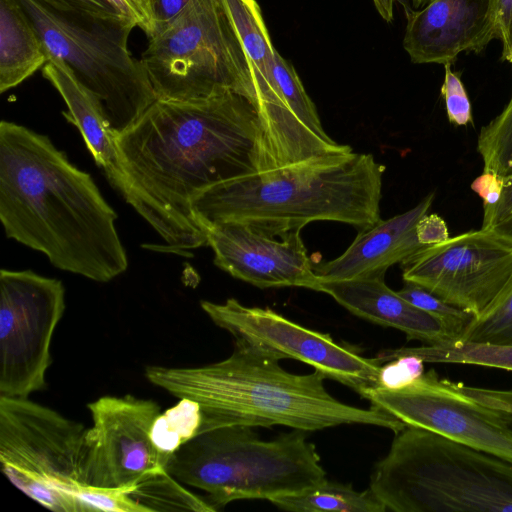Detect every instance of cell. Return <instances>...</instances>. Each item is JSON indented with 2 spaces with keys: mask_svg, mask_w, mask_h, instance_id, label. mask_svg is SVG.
<instances>
[{
  "mask_svg": "<svg viewBox=\"0 0 512 512\" xmlns=\"http://www.w3.org/2000/svg\"><path fill=\"white\" fill-rule=\"evenodd\" d=\"M414 306L434 317L442 326L449 341L460 340L476 317L469 311L454 306L432 292L414 283L405 282L397 291Z\"/></svg>",
  "mask_w": 512,
  "mask_h": 512,
  "instance_id": "cell-26",
  "label": "cell"
},
{
  "mask_svg": "<svg viewBox=\"0 0 512 512\" xmlns=\"http://www.w3.org/2000/svg\"><path fill=\"white\" fill-rule=\"evenodd\" d=\"M117 214L91 175L44 134L0 123V220L8 238L63 271L109 282L128 268Z\"/></svg>",
  "mask_w": 512,
  "mask_h": 512,
  "instance_id": "cell-2",
  "label": "cell"
},
{
  "mask_svg": "<svg viewBox=\"0 0 512 512\" xmlns=\"http://www.w3.org/2000/svg\"><path fill=\"white\" fill-rule=\"evenodd\" d=\"M190 0H154V34L161 32ZM151 38V37H150ZM149 39V38H148Z\"/></svg>",
  "mask_w": 512,
  "mask_h": 512,
  "instance_id": "cell-35",
  "label": "cell"
},
{
  "mask_svg": "<svg viewBox=\"0 0 512 512\" xmlns=\"http://www.w3.org/2000/svg\"><path fill=\"white\" fill-rule=\"evenodd\" d=\"M141 61L157 100L191 101L230 90L253 104L250 62L225 0H190L149 38Z\"/></svg>",
  "mask_w": 512,
  "mask_h": 512,
  "instance_id": "cell-8",
  "label": "cell"
},
{
  "mask_svg": "<svg viewBox=\"0 0 512 512\" xmlns=\"http://www.w3.org/2000/svg\"><path fill=\"white\" fill-rule=\"evenodd\" d=\"M379 15L386 21L391 22L393 19V10L395 0H372Z\"/></svg>",
  "mask_w": 512,
  "mask_h": 512,
  "instance_id": "cell-39",
  "label": "cell"
},
{
  "mask_svg": "<svg viewBox=\"0 0 512 512\" xmlns=\"http://www.w3.org/2000/svg\"><path fill=\"white\" fill-rule=\"evenodd\" d=\"M460 340L512 346V295L493 313L473 321Z\"/></svg>",
  "mask_w": 512,
  "mask_h": 512,
  "instance_id": "cell-27",
  "label": "cell"
},
{
  "mask_svg": "<svg viewBox=\"0 0 512 512\" xmlns=\"http://www.w3.org/2000/svg\"><path fill=\"white\" fill-rule=\"evenodd\" d=\"M201 422L200 404L189 398H180L176 405L155 419L150 431L151 441L160 453L170 458L198 435Z\"/></svg>",
  "mask_w": 512,
  "mask_h": 512,
  "instance_id": "cell-24",
  "label": "cell"
},
{
  "mask_svg": "<svg viewBox=\"0 0 512 512\" xmlns=\"http://www.w3.org/2000/svg\"><path fill=\"white\" fill-rule=\"evenodd\" d=\"M405 14L403 47L416 64H452L499 40L496 0H432Z\"/></svg>",
  "mask_w": 512,
  "mask_h": 512,
  "instance_id": "cell-16",
  "label": "cell"
},
{
  "mask_svg": "<svg viewBox=\"0 0 512 512\" xmlns=\"http://www.w3.org/2000/svg\"><path fill=\"white\" fill-rule=\"evenodd\" d=\"M477 150L483 172L501 177L512 173V97L503 111L481 128Z\"/></svg>",
  "mask_w": 512,
  "mask_h": 512,
  "instance_id": "cell-25",
  "label": "cell"
},
{
  "mask_svg": "<svg viewBox=\"0 0 512 512\" xmlns=\"http://www.w3.org/2000/svg\"><path fill=\"white\" fill-rule=\"evenodd\" d=\"M412 354L429 363L471 364L512 371V346L474 343L461 340L419 347H401L379 352L376 358L387 362L398 356Z\"/></svg>",
  "mask_w": 512,
  "mask_h": 512,
  "instance_id": "cell-22",
  "label": "cell"
},
{
  "mask_svg": "<svg viewBox=\"0 0 512 512\" xmlns=\"http://www.w3.org/2000/svg\"><path fill=\"white\" fill-rule=\"evenodd\" d=\"M496 14L499 29V40L502 43V57L505 59L508 54L510 44L512 0H496Z\"/></svg>",
  "mask_w": 512,
  "mask_h": 512,
  "instance_id": "cell-37",
  "label": "cell"
},
{
  "mask_svg": "<svg viewBox=\"0 0 512 512\" xmlns=\"http://www.w3.org/2000/svg\"><path fill=\"white\" fill-rule=\"evenodd\" d=\"M244 425L196 435L169 459L165 470L208 494L216 509L241 499H266L302 491L326 479L305 431L262 440Z\"/></svg>",
  "mask_w": 512,
  "mask_h": 512,
  "instance_id": "cell-7",
  "label": "cell"
},
{
  "mask_svg": "<svg viewBox=\"0 0 512 512\" xmlns=\"http://www.w3.org/2000/svg\"><path fill=\"white\" fill-rule=\"evenodd\" d=\"M86 429L27 398L0 396L3 474L28 497L56 512H83L81 458Z\"/></svg>",
  "mask_w": 512,
  "mask_h": 512,
  "instance_id": "cell-9",
  "label": "cell"
},
{
  "mask_svg": "<svg viewBox=\"0 0 512 512\" xmlns=\"http://www.w3.org/2000/svg\"><path fill=\"white\" fill-rule=\"evenodd\" d=\"M444 82L441 94L445 101L448 120L451 124L465 126L472 122L471 103L459 76L445 64Z\"/></svg>",
  "mask_w": 512,
  "mask_h": 512,
  "instance_id": "cell-29",
  "label": "cell"
},
{
  "mask_svg": "<svg viewBox=\"0 0 512 512\" xmlns=\"http://www.w3.org/2000/svg\"><path fill=\"white\" fill-rule=\"evenodd\" d=\"M504 60L512 65V22H511V31H510L509 51H508V54H507V56H506V58Z\"/></svg>",
  "mask_w": 512,
  "mask_h": 512,
  "instance_id": "cell-40",
  "label": "cell"
},
{
  "mask_svg": "<svg viewBox=\"0 0 512 512\" xmlns=\"http://www.w3.org/2000/svg\"><path fill=\"white\" fill-rule=\"evenodd\" d=\"M121 15L135 22L148 38L154 34V0H108Z\"/></svg>",
  "mask_w": 512,
  "mask_h": 512,
  "instance_id": "cell-32",
  "label": "cell"
},
{
  "mask_svg": "<svg viewBox=\"0 0 512 512\" xmlns=\"http://www.w3.org/2000/svg\"><path fill=\"white\" fill-rule=\"evenodd\" d=\"M433 200L434 193H430L410 210L358 231L339 257L314 266L318 280L384 277L392 265L403 263L426 247L418 240L416 226L428 213Z\"/></svg>",
  "mask_w": 512,
  "mask_h": 512,
  "instance_id": "cell-17",
  "label": "cell"
},
{
  "mask_svg": "<svg viewBox=\"0 0 512 512\" xmlns=\"http://www.w3.org/2000/svg\"><path fill=\"white\" fill-rule=\"evenodd\" d=\"M43 42L17 0H0V92L4 93L43 67Z\"/></svg>",
  "mask_w": 512,
  "mask_h": 512,
  "instance_id": "cell-20",
  "label": "cell"
},
{
  "mask_svg": "<svg viewBox=\"0 0 512 512\" xmlns=\"http://www.w3.org/2000/svg\"><path fill=\"white\" fill-rule=\"evenodd\" d=\"M483 211L481 228L512 242V173L503 177V187L498 201L483 206Z\"/></svg>",
  "mask_w": 512,
  "mask_h": 512,
  "instance_id": "cell-31",
  "label": "cell"
},
{
  "mask_svg": "<svg viewBox=\"0 0 512 512\" xmlns=\"http://www.w3.org/2000/svg\"><path fill=\"white\" fill-rule=\"evenodd\" d=\"M361 396L408 426L512 463V432L478 387L440 378L431 369L404 388L371 387Z\"/></svg>",
  "mask_w": 512,
  "mask_h": 512,
  "instance_id": "cell-12",
  "label": "cell"
},
{
  "mask_svg": "<svg viewBox=\"0 0 512 512\" xmlns=\"http://www.w3.org/2000/svg\"><path fill=\"white\" fill-rule=\"evenodd\" d=\"M416 233L424 246L442 243L449 238L446 222L437 214H425L417 223Z\"/></svg>",
  "mask_w": 512,
  "mask_h": 512,
  "instance_id": "cell-33",
  "label": "cell"
},
{
  "mask_svg": "<svg viewBox=\"0 0 512 512\" xmlns=\"http://www.w3.org/2000/svg\"><path fill=\"white\" fill-rule=\"evenodd\" d=\"M401 264L404 282L422 286L476 320L512 295V242L482 228L426 246Z\"/></svg>",
  "mask_w": 512,
  "mask_h": 512,
  "instance_id": "cell-11",
  "label": "cell"
},
{
  "mask_svg": "<svg viewBox=\"0 0 512 512\" xmlns=\"http://www.w3.org/2000/svg\"><path fill=\"white\" fill-rule=\"evenodd\" d=\"M126 492L143 512L217 510L210 502L185 489L181 482L165 469L144 477Z\"/></svg>",
  "mask_w": 512,
  "mask_h": 512,
  "instance_id": "cell-23",
  "label": "cell"
},
{
  "mask_svg": "<svg viewBox=\"0 0 512 512\" xmlns=\"http://www.w3.org/2000/svg\"><path fill=\"white\" fill-rule=\"evenodd\" d=\"M424 361L416 355L405 354L381 365L377 387L397 390L409 386L424 374Z\"/></svg>",
  "mask_w": 512,
  "mask_h": 512,
  "instance_id": "cell-28",
  "label": "cell"
},
{
  "mask_svg": "<svg viewBox=\"0 0 512 512\" xmlns=\"http://www.w3.org/2000/svg\"><path fill=\"white\" fill-rule=\"evenodd\" d=\"M83 512H143L126 491L85 486L78 496Z\"/></svg>",
  "mask_w": 512,
  "mask_h": 512,
  "instance_id": "cell-30",
  "label": "cell"
},
{
  "mask_svg": "<svg viewBox=\"0 0 512 512\" xmlns=\"http://www.w3.org/2000/svg\"><path fill=\"white\" fill-rule=\"evenodd\" d=\"M48 59H58L98 102L114 133L132 126L157 100L141 59L128 48L134 21L89 10L72 0H17Z\"/></svg>",
  "mask_w": 512,
  "mask_h": 512,
  "instance_id": "cell-6",
  "label": "cell"
},
{
  "mask_svg": "<svg viewBox=\"0 0 512 512\" xmlns=\"http://www.w3.org/2000/svg\"><path fill=\"white\" fill-rule=\"evenodd\" d=\"M369 488L386 511L512 512V463L407 425Z\"/></svg>",
  "mask_w": 512,
  "mask_h": 512,
  "instance_id": "cell-5",
  "label": "cell"
},
{
  "mask_svg": "<svg viewBox=\"0 0 512 512\" xmlns=\"http://www.w3.org/2000/svg\"><path fill=\"white\" fill-rule=\"evenodd\" d=\"M115 143L126 202L162 238L159 250L184 256L207 245L193 200L218 183L271 169L256 108L230 90L191 101L156 100Z\"/></svg>",
  "mask_w": 512,
  "mask_h": 512,
  "instance_id": "cell-1",
  "label": "cell"
},
{
  "mask_svg": "<svg viewBox=\"0 0 512 512\" xmlns=\"http://www.w3.org/2000/svg\"><path fill=\"white\" fill-rule=\"evenodd\" d=\"M65 311L62 282L32 270L0 271V396L46 387L51 341Z\"/></svg>",
  "mask_w": 512,
  "mask_h": 512,
  "instance_id": "cell-10",
  "label": "cell"
},
{
  "mask_svg": "<svg viewBox=\"0 0 512 512\" xmlns=\"http://www.w3.org/2000/svg\"><path fill=\"white\" fill-rule=\"evenodd\" d=\"M92 426L86 429L81 478L86 486L127 491L144 477L165 469L170 458L150 438L161 414L153 400L103 396L87 405Z\"/></svg>",
  "mask_w": 512,
  "mask_h": 512,
  "instance_id": "cell-14",
  "label": "cell"
},
{
  "mask_svg": "<svg viewBox=\"0 0 512 512\" xmlns=\"http://www.w3.org/2000/svg\"><path fill=\"white\" fill-rule=\"evenodd\" d=\"M481 392L512 432V391L481 388Z\"/></svg>",
  "mask_w": 512,
  "mask_h": 512,
  "instance_id": "cell-36",
  "label": "cell"
},
{
  "mask_svg": "<svg viewBox=\"0 0 512 512\" xmlns=\"http://www.w3.org/2000/svg\"><path fill=\"white\" fill-rule=\"evenodd\" d=\"M279 361L255 345L235 340L232 354L222 361L190 368L147 366L145 377L179 399L200 404L198 434L232 425H282L308 432L365 424L395 433L407 426L374 406L363 409L340 402L328 393L320 371L292 374Z\"/></svg>",
  "mask_w": 512,
  "mask_h": 512,
  "instance_id": "cell-3",
  "label": "cell"
},
{
  "mask_svg": "<svg viewBox=\"0 0 512 512\" xmlns=\"http://www.w3.org/2000/svg\"><path fill=\"white\" fill-rule=\"evenodd\" d=\"M214 264L234 278L259 288L317 289L314 271L301 230L272 236L238 221L203 227Z\"/></svg>",
  "mask_w": 512,
  "mask_h": 512,
  "instance_id": "cell-15",
  "label": "cell"
},
{
  "mask_svg": "<svg viewBox=\"0 0 512 512\" xmlns=\"http://www.w3.org/2000/svg\"><path fill=\"white\" fill-rule=\"evenodd\" d=\"M272 504L292 512H385L370 488L356 491L350 484L327 479L302 491L273 497Z\"/></svg>",
  "mask_w": 512,
  "mask_h": 512,
  "instance_id": "cell-21",
  "label": "cell"
},
{
  "mask_svg": "<svg viewBox=\"0 0 512 512\" xmlns=\"http://www.w3.org/2000/svg\"><path fill=\"white\" fill-rule=\"evenodd\" d=\"M385 166L372 154H329L218 183L192 202L197 224L238 221L279 236L315 221L358 231L381 220ZM204 231V230H203Z\"/></svg>",
  "mask_w": 512,
  "mask_h": 512,
  "instance_id": "cell-4",
  "label": "cell"
},
{
  "mask_svg": "<svg viewBox=\"0 0 512 512\" xmlns=\"http://www.w3.org/2000/svg\"><path fill=\"white\" fill-rule=\"evenodd\" d=\"M77 4L94 12L112 15L120 14L108 0H72ZM121 15V14H120Z\"/></svg>",
  "mask_w": 512,
  "mask_h": 512,
  "instance_id": "cell-38",
  "label": "cell"
},
{
  "mask_svg": "<svg viewBox=\"0 0 512 512\" xmlns=\"http://www.w3.org/2000/svg\"><path fill=\"white\" fill-rule=\"evenodd\" d=\"M502 187L503 177L485 172L471 184V189L483 199V206L496 203L501 195Z\"/></svg>",
  "mask_w": 512,
  "mask_h": 512,
  "instance_id": "cell-34",
  "label": "cell"
},
{
  "mask_svg": "<svg viewBox=\"0 0 512 512\" xmlns=\"http://www.w3.org/2000/svg\"><path fill=\"white\" fill-rule=\"evenodd\" d=\"M42 74L66 103L67 111L62 113L63 116L78 128L96 164L103 169L111 185L126 199L128 185L115 135L108 127L96 99L58 59H48L42 67Z\"/></svg>",
  "mask_w": 512,
  "mask_h": 512,
  "instance_id": "cell-19",
  "label": "cell"
},
{
  "mask_svg": "<svg viewBox=\"0 0 512 512\" xmlns=\"http://www.w3.org/2000/svg\"><path fill=\"white\" fill-rule=\"evenodd\" d=\"M431 1L432 0H411L412 5L415 9L422 8L423 6H425L426 4H428Z\"/></svg>",
  "mask_w": 512,
  "mask_h": 512,
  "instance_id": "cell-41",
  "label": "cell"
},
{
  "mask_svg": "<svg viewBox=\"0 0 512 512\" xmlns=\"http://www.w3.org/2000/svg\"><path fill=\"white\" fill-rule=\"evenodd\" d=\"M316 291L330 295L356 316L404 332L407 340L449 341L434 317L390 289L383 276L319 281Z\"/></svg>",
  "mask_w": 512,
  "mask_h": 512,
  "instance_id": "cell-18",
  "label": "cell"
},
{
  "mask_svg": "<svg viewBox=\"0 0 512 512\" xmlns=\"http://www.w3.org/2000/svg\"><path fill=\"white\" fill-rule=\"evenodd\" d=\"M203 311L235 340L255 345L279 360L293 359L320 371L358 394L377 387L382 363L336 342L329 334L303 327L270 308L249 307L234 298L224 303L203 300Z\"/></svg>",
  "mask_w": 512,
  "mask_h": 512,
  "instance_id": "cell-13",
  "label": "cell"
}]
</instances>
